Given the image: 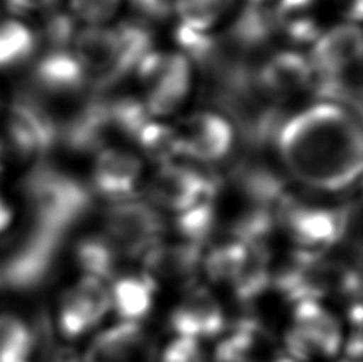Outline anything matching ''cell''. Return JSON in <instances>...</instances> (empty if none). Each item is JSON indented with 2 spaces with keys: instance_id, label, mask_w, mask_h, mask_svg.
Here are the masks:
<instances>
[{
  "instance_id": "13",
  "label": "cell",
  "mask_w": 363,
  "mask_h": 362,
  "mask_svg": "<svg viewBox=\"0 0 363 362\" xmlns=\"http://www.w3.org/2000/svg\"><path fill=\"white\" fill-rule=\"evenodd\" d=\"M362 47V31L357 24L336 26L314 42L309 57L313 72L338 75L360 69Z\"/></svg>"
},
{
  "instance_id": "2",
  "label": "cell",
  "mask_w": 363,
  "mask_h": 362,
  "mask_svg": "<svg viewBox=\"0 0 363 362\" xmlns=\"http://www.w3.org/2000/svg\"><path fill=\"white\" fill-rule=\"evenodd\" d=\"M32 225L66 238L93 209V193L80 180L38 165L23 182Z\"/></svg>"
},
{
  "instance_id": "34",
  "label": "cell",
  "mask_w": 363,
  "mask_h": 362,
  "mask_svg": "<svg viewBox=\"0 0 363 362\" xmlns=\"http://www.w3.org/2000/svg\"><path fill=\"white\" fill-rule=\"evenodd\" d=\"M347 18L352 21H360L362 19V0H351L347 9Z\"/></svg>"
},
{
  "instance_id": "17",
  "label": "cell",
  "mask_w": 363,
  "mask_h": 362,
  "mask_svg": "<svg viewBox=\"0 0 363 362\" xmlns=\"http://www.w3.org/2000/svg\"><path fill=\"white\" fill-rule=\"evenodd\" d=\"M317 356H335L342 345V331L336 316L315 300L296 302L294 326Z\"/></svg>"
},
{
  "instance_id": "5",
  "label": "cell",
  "mask_w": 363,
  "mask_h": 362,
  "mask_svg": "<svg viewBox=\"0 0 363 362\" xmlns=\"http://www.w3.org/2000/svg\"><path fill=\"white\" fill-rule=\"evenodd\" d=\"M135 70L150 85L144 104L150 117H166L176 112L190 93L191 64L184 55L150 51Z\"/></svg>"
},
{
  "instance_id": "1",
  "label": "cell",
  "mask_w": 363,
  "mask_h": 362,
  "mask_svg": "<svg viewBox=\"0 0 363 362\" xmlns=\"http://www.w3.org/2000/svg\"><path fill=\"white\" fill-rule=\"evenodd\" d=\"M287 171L320 192H341L360 177V121L347 109L320 102L285 119L274 138Z\"/></svg>"
},
{
  "instance_id": "23",
  "label": "cell",
  "mask_w": 363,
  "mask_h": 362,
  "mask_svg": "<svg viewBox=\"0 0 363 362\" xmlns=\"http://www.w3.org/2000/svg\"><path fill=\"white\" fill-rule=\"evenodd\" d=\"M38 40L24 23L18 19L0 21V70L21 66L34 56Z\"/></svg>"
},
{
  "instance_id": "26",
  "label": "cell",
  "mask_w": 363,
  "mask_h": 362,
  "mask_svg": "<svg viewBox=\"0 0 363 362\" xmlns=\"http://www.w3.org/2000/svg\"><path fill=\"white\" fill-rule=\"evenodd\" d=\"M217 225V211L212 199L201 202L193 208L180 212L176 222L180 236L185 243L201 246L213 234Z\"/></svg>"
},
{
  "instance_id": "30",
  "label": "cell",
  "mask_w": 363,
  "mask_h": 362,
  "mask_svg": "<svg viewBox=\"0 0 363 362\" xmlns=\"http://www.w3.org/2000/svg\"><path fill=\"white\" fill-rule=\"evenodd\" d=\"M45 43L48 45V51H62L67 50V45L72 42L74 35V19L62 15V13H53L45 24Z\"/></svg>"
},
{
  "instance_id": "4",
  "label": "cell",
  "mask_w": 363,
  "mask_h": 362,
  "mask_svg": "<svg viewBox=\"0 0 363 362\" xmlns=\"http://www.w3.org/2000/svg\"><path fill=\"white\" fill-rule=\"evenodd\" d=\"M163 230L160 212L135 198L113 203L104 216V236L121 257L145 256L160 244Z\"/></svg>"
},
{
  "instance_id": "20",
  "label": "cell",
  "mask_w": 363,
  "mask_h": 362,
  "mask_svg": "<svg viewBox=\"0 0 363 362\" xmlns=\"http://www.w3.org/2000/svg\"><path fill=\"white\" fill-rule=\"evenodd\" d=\"M157 283L145 273L139 276H121L110 289V302L125 322H139L150 313Z\"/></svg>"
},
{
  "instance_id": "9",
  "label": "cell",
  "mask_w": 363,
  "mask_h": 362,
  "mask_svg": "<svg viewBox=\"0 0 363 362\" xmlns=\"http://www.w3.org/2000/svg\"><path fill=\"white\" fill-rule=\"evenodd\" d=\"M110 308L112 302L107 284L85 276L62 295L57 309L60 332L67 340L80 339L106 318Z\"/></svg>"
},
{
  "instance_id": "14",
  "label": "cell",
  "mask_w": 363,
  "mask_h": 362,
  "mask_svg": "<svg viewBox=\"0 0 363 362\" xmlns=\"http://www.w3.org/2000/svg\"><path fill=\"white\" fill-rule=\"evenodd\" d=\"M142 176V163L134 153L106 147L97 153L93 168V189L113 203L134 198Z\"/></svg>"
},
{
  "instance_id": "3",
  "label": "cell",
  "mask_w": 363,
  "mask_h": 362,
  "mask_svg": "<svg viewBox=\"0 0 363 362\" xmlns=\"http://www.w3.org/2000/svg\"><path fill=\"white\" fill-rule=\"evenodd\" d=\"M66 238L30 225L0 260V286L29 292L40 287L53 275Z\"/></svg>"
},
{
  "instance_id": "11",
  "label": "cell",
  "mask_w": 363,
  "mask_h": 362,
  "mask_svg": "<svg viewBox=\"0 0 363 362\" xmlns=\"http://www.w3.org/2000/svg\"><path fill=\"white\" fill-rule=\"evenodd\" d=\"M235 136L231 123L220 114H194L177 131L180 155L207 163L220 161L231 152Z\"/></svg>"
},
{
  "instance_id": "10",
  "label": "cell",
  "mask_w": 363,
  "mask_h": 362,
  "mask_svg": "<svg viewBox=\"0 0 363 362\" xmlns=\"http://www.w3.org/2000/svg\"><path fill=\"white\" fill-rule=\"evenodd\" d=\"M30 94L43 104L85 98L89 82L79 61L67 50L47 51L32 70Z\"/></svg>"
},
{
  "instance_id": "18",
  "label": "cell",
  "mask_w": 363,
  "mask_h": 362,
  "mask_svg": "<svg viewBox=\"0 0 363 362\" xmlns=\"http://www.w3.org/2000/svg\"><path fill=\"white\" fill-rule=\"evenodd\" d=\"M201 262V246L190 243H160L144 256L145 275L155 283L157 280L190 283L196 276Z\"/></svg>"
},
{
  "instance_id": "6",
  "label": "cell",
  "mask_w": 363,
  "mask_h": 362,
  "mask_svg": "<svg viewBox=\"0 0 363 362\" xmlns=\"http://www.w3.org/2000/svg\"><path fill=\"white\" fill-rule=\"evenodd\" d=\"M72 55L86 74L89 87L96 92L110 88L131 72L123 56L116 28L88 26L74 37Z\"/></svg>"
},
{
  "instance_id": "32",
  "label": "cell",
  "mask_w": 363,
  "mask_h": 362,
  "mask_svg": "<svg viewBox=\"0 0 363 362\" xmlns=\"http://www.w3.org/2000/svg\"><path fill=\"white\" fill-rule=\"evenodd\" d=\"M55 4L56 0H5L9 10L16 13V15H28V13L48 10Z\"/></svg>"
},
{
  "instance_id": "33",
  "label": "cell",
  "mask_w": 363,
  "mask_h": 362,
  "mask_svg": "<svg viewBox=\"0 0 363 362\" xmlns=\"http://www.w3.org/2000/svg\"><path fill=\"white\" fill-rule=\"evenodd\" d=\"M13 222V209L4 197H0V235L10 227Z\"/></svg>"
},
{
  "instance_id": "28",
  "label": "cell",
  "mask_w": 363,
  "mask_h": 362,
  "mask_svg": "<svg viewBox=\"0 0 363 362\" xmlns=\"http://www.w3.org/2000/svg\"><path fill=\"white\" fill-rule=\"evenodd\" d=\"M244 254V243L230 241L213 248L203 263L209 280L213 283H230L233 273L241 262Z\"/></svg>"
},
{
  "instance_id": "36",
  "label": "cell",
  "mask_w": 363,
  "mask_h": 362,
  "mask_svg": "<svg viewBox=\"0 0 363 362\" xmlns=\"http://www.w3.org/2000/svg\"><path fill=\"white\" fill-rule=\"evenodd\" d=\"M340 362H360V361H355V359H349V358H346V359H342V361H340Z\"/></svg>"
},
{
  "instance_id": "24",
  "label": "cell",
  "mask_w": 363,
  "mask_h": 362,
  "mask_svg": "<svg viewBox=\"0 0 363 362\" xmlns=\"http://www.w3.org/2000/svg\"><path fill=\"white\" fill-rule=\"evenodd\" d=\"M260 337L262 329L255 321H239L228 337L218 344L213 362H258L255 346Z\"/></svg>"
},
{
  "instance_id": "21",
  "label": "cell",
  "mask_w": 363,
  "mask_h": 362,
  "mask_svg": "<svg viewBox=\"0 0 363 362\" xmlns=\"http://www.w3.org/2000/svg\"><path fill=\"white\" fill-rule=\"evenodd\" d=\"M37 346L35 334L16 314H0V362H32Z\"/></svg>"
},
{
  "instance_id": "19",
  "label": "cell",
  "mask_w": 363,
  "mask_h": 362,
  "mask_svg": "<svg viewBox=\"0 0 363 362\" xmlns=\"http://www.w3.org/2000/svg\"><path fill=\"white\" fill-rule=\"evenodd\" d=\"M272 273L269 268V252L264 243H244L241 262L233 273L230 284L238 300L254 302L269 287Z\"/></svg>"
},
{
  "instance_id": "22",
  "label": "cell",
  "mask_w": 363,
  "mask_h": 362,
  "mask_svg": "<svg viewBox=\"0 0 363 362\" xmlns=\"http://www.w3.org/2000/svg\"><path fill=\"white\" fill-rule=\"evenodd\" d=\"M75 256L85 276L96 278L104 283L116 276L121 258L104 235L82 240L77 246Z\"/></svg>"
},
{
  "instance_id": "35",
  "label": "cell",
  "mask_w": 363,
  "mask_h": 362,
  "mask_svg": "<svg viewBox=\"0 0 363 362\" xmlns=\"http://www.w3.org/2000/svg\"><path fill=\"white\" fill-rule=\"evenodd\" d=\"M272 362H298V361H295L294 358H290V356H279L276 361H272Z\"/></svg>"
},
{
  "instance_id": "12",
  "label": "cell",
  "mask_w": 363,
  "mask_h": 362,
  "mask_svg": "<svg viewBox=\"0 0 363 362\" xmlns=\"http://www.w3.org/2000/svg\"><path fill=\"white\" fill-rule=\"evenodd\" d=\"M83 362H157V350L139 322L121 321L96 335Z\"/></svg>"
},
{
  "instance_id": "27",
  "label": "cell",
  "mask_w": 363,
  "mask_h": 362,
  "mask_svg": "<svg viewBox=\"0 0 363 362\" xmlns=\"http://www.w3.org/2000/svg\"><path fill=\"white\" fill-rule=\"evenodd\" d=\"M135 142L148 157L157 161H163V165L169 163L171 158L180 155L177 131H174L171 126L161 125V123L153 120L142 128V131L135 138Z\"/></svg>"
},
{
  "instance_id": "31",
  "label": "cell",
  "mask_w": 363,
  "mask_h": 362,
  "mask_svg": "<svg viewBox=\"0 0 363 362\" xmlns=\"http://www.w3.org/2000/svg\"><path fill=\"white\" fill-rule=\"evenodd\" d=\"M160 362H207L201 341L176 337L161 354Z\"/></svg>"
},
{
  "instance_id": "15",
  "label": "cell",
  "mask_w": 363,
  "mask_h": 362,
  "mask_svg": "<svg viewBox=\"0 0 363 362\" xmlns=\"http://www.w3.org/2000/svg\"><path fill=\"white\" fill-rule=\"evenodd\" d=\"M176 337L204 340L225 331V313L218 300L204 287H194L185 295L171 316Z\"/></svg>"
},
{
  "instance_id": "8",
  "label": "cell",
  "mask_w": 363,
  "mask_h": 362,
  "mask_svg": "<svg viewBox=\"0 0 363 362\" xmlns=\"http://www.w3.org/2000/svg\"><path fill=\"white\" fill-rule=\"evenodd\" d=\"M218 184L191 168L166 163L148 184V197L155 206L184 212L206 199H213Z\"/></svg>"
},
{
  "instance_id": "29",
  "label": "cell",
  "mask_w": 363,
  "mask_h": 362,
  "mask_svg": "<svg viewBox=\"0 0 363 362\" xmlns=\"http://www.w3.org/2000/svg\"><path fill=\"white\" fill-rule=\"evenodd\" d=\"M121 5V0H70L74 15L89 26H104L112 19Z\"/></svg>"
},
{
  "instance_id": "7",
  "label": "cell",
  "mask_w": 363,
  "mask_h": 362,
  "mask_svg": "<svg viewBox=\"0 0 363 362\" xmlns=\"http://www.w3.org/2000/svg\"><path fill=\"white\" fill-rule=\"evenodd\" d=\"M349 224V209L311 208L296 199H291L279 216V225L289 231L298 249L313 254H322L323 249L345 238Z\"/></svg>"
},
{
  "instance_id": "16",
  "label": "cell",
  "mask_w": 363,
  "mask_h": 362,
  "mask_svg": "<svg viewBox=\"0 0 363 362\" xmlns=\"http://www.w3.org/2000/svg\"><path fill=\"white\" fill-rule=\"evenodd\" d=\"M313 77L309 60L296 51H281L257 69V79L262 88L279 104L285 98L311 89Z\"/></svg>"
},
{
  "instance_id": "25",
  "label": "cell",
  "mask_w": 363,
  "mask_h": 362,
  "mask_svg": "<svg viewBox=\"0 0 363 362\" xmlns=\"http://www.w3.org/2000/svg\"><path fill=\"white\" fill-rule=\"evenodd\" d=\"M233 4L235 0H174V10L180 19V26L206 34Z\"/></svg>"
}]
</instances>
